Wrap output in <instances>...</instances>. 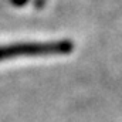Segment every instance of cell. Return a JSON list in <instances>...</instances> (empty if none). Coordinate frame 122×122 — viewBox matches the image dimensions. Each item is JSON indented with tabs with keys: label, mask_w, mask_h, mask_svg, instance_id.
<instances>
[{
	"label": "cell",
	"mask_w": 122,
	"mask_h": 122,
	"mask_svg": "<svg viewBox=\"0 0 122 122\" xmlns=\"http://www.w3.org/2000/svg\"><path fill=\"white\" fill-rule=\"evenodd\" d=\"M46 3H47V0H34V4L37 9H43L46 6Z\"/></svg>",
	"instance_id": "3957f363"
},
{
	"label": "cell",
	"mask_w": 122,
	"mask_h": 122,
	"mask_svg": "<svg viewBox=\"0 0 122 122\" xmlns=\"http://www.w3.org/2000/svg\"><path fill=\"white\" fill-rule=\"evenodd\" d=\"M74 43L71 40H58L47 43H14L0 46V61L16 57L38 56H65L72 53Z\"/></svg>",
	"instance_id": "6da1fadb"
},
{
	"label": "cell",
	"mask_w": 122,
	"mask_h": 122,
	"mask_svg": "<svg viewBox=\"0 0 122 122\" xmlns=\"http://www.w3.org/2000/svg\"><path fill=\"white\" fill-rule=\"evenodd\" d=\"M10 1H11L13 6H16V7H21V6H24L29 0H10Z\"/></svg>",
	"instance_id": "7a4b0ae2"
}]
</instances>
